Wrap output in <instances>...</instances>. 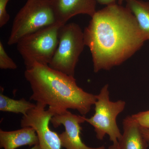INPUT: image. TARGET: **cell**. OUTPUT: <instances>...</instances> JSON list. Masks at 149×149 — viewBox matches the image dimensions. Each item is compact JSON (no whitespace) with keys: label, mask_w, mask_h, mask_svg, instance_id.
Wrapping results in <instances>:
<instances>
[{"label":"cell","mask_w":149,"mask_h":149,"mask_svg":"<svg viewBox=\"0 0 149 149\" xmlns=\"http://www.w3.org/2000/svg\"><path fill=\"white\" fill-rule=\"evenodd\" d=\"M91 18L83 33L95 73L122 64L146 41L136 18L126 7L118 4L106 6Z\"/></svg>","instance_id":"1"},{"label":"cell","mask_w":149,"mask_h":149,"mask_svg":"<svg viewBox=\"0 0 149 149\" xmlns=\"http://www.w3.org/2000/svg\"><path fill=\"white\" fill-rule=\"evenodd\" d=\"M24 77L32 90L30 100L48 106V109L54 115L72 109L85 116L97 100L96 95L85 92L77 85L74 77L47 65L35 64L25 70Z\"/></svg>","instance_id":"2"},{"label":"cell","mask_w":149,"mask_h":149,"mask_svg":"<svg viewBox=\"0 0 149 149\" xmlns=\"http://www.w3.org/2000/svg\"><path fill=\"white\" fill-rule=\"evenodd\" d=\"M56 23L51 0H27L14 19L8 45Z\"/></svg>","instance_id":"3"},{"label":"cell","mask_w":149,"mask_h":149,"mask_svg":"<svg viewBox=\"0 0 149 149\" xmlns=\"http://www.w3.org/2000/svg\"><path fill=\"white\" fill-rule=\"evenodd\" d=\"M61 25L56 23L27 35L17 44L19 53L26 69L35 64L49 65L58 45L59 30Z\"/></svg>","instance_id":"4"},{"label":"cell","mask_w":149,"mask_h":149,"mask_svg":"<svg viewBox=\"0 0 149 149\" xmlns=\"http://www.w3.org/2000/svg\"><path fill=\"white\" fill-rule=\"evenodd\" d=\"M109 85L106 84L96 95L95 112L90 118H86L88 122L94 127L96 137L100 141L108 135L113 143H118L122 133L116 122L118 115L125 109L126 103L122 100L112 102L110 100Z\"/></svg>","instance_id":"5"},{"label":"cell","mask_w":149,"mask_h":149,"mask_svg":"<svg viewBox=\"0 0 149 149\" xmlns=\"http://www.w3.org/2000/svg\"><path fill=\"white\" fill-rule=\"evenodd\" d=\"M58 45L49 66L74 77L75 67L85 46L80 26L72 23L62 25L58 33Z\"/></svg>","instance_id":"6"},{"label":"cell","mask_w":149,"mask_h":149,"mask_svg":"<svg viewBox=\"0 0 149 149\" xmlns=\"http://www.w3.org/2000/svg\"><path fill=\"white\" fill-rule=\"evenodd\" d=\"M46 107L37 103L36 107L29 111L21 120L22 128H34L39 139L40 149H61L59 135L51 130L49 123L54 115Z\"/></svg>","instance_id":"7"},{"label":"cell","mask_w":149,"mask_h":149,"mask_svg":"<svg viewBox=\"0 0 149 149\" xmlns=\"http://www.w3.org/2000/svg\"><path fill=\"white\" fill-rule=\"evenodd\" d=\"M86 118L84 116L73 114L68 110L60 114H55L52 118L50 122L54 128L63 125L65 129L64 132L59 134L62 147L66 149H105L104 146L88 147L82 141L80 124L86 122Z\"/></svg>","instance_id":"8"},{"label":"cell","mask_w":149,"mask_h":149,"mask_svg":"<svg viewBox=\"0 0 149 149\" xmlns=\"http://www.w3.org/2000/svg\"><path fill=\"white\" fill-rule=\"evenodd\" d=\"M57 23L66 24L72 17L85 14L91 17L96 13V0H51Z\"/></svg>","instance_id":"9"},{"label":"cell","mask_w":149,"mask_h":149,"mask_svg":"<svg viewBox=\"0 0 149 149\" xmlns=\"http://www.w3.org/2000/svg\"><path fill=\"white\" fill-rule=\"evenodd\" d=\"M123 133L118 142L120 149H147L149 140L141 130L139 123L132 116H128L123 121Z\"/></svg>","instance_id":"10"},{"label":"cell","mask_w":149,"mask_h":149,"mask_svg":"<svg viewBox=\"0 0 149 149\" xmlns=\"http://www.w3.org/2000/svg\"><path fill=\"white\" fill-rule=\"evenodd\" d=\"M39 145V139L34 128L24 127L14 131L0 130V148L4 149H16L25 146Z\"/></svg>","instance_id":"11"},{"label":"cell","mask_w":149,"mask_h":149,"mask_svg":"<svg viewBox=\"0 0 149 149\" xmlns=\"http://www.w3.org/2000/svg\"><path fill=\"white\" fill-rule=\"evenodd\" d=\"M126 7L137 20L146 40H149V2L142 0H124Z\"/></svg>","instance_id":"12"},{"label":"cell","mask_w":149,"mask_h":149,"mask_svg":"<svg viewBox=\"0 0 149 149\" xmlns=\"http://www.w3.org/2000/svg\"><path fill=\"white\" fill-rule=\"evenodd\" d=\"M36 107V104L27 101L24 98L19 100L11 99L0 94V111L15 113H21L23 116Z\"/></svg>","instance_id":"13"},{"label":"cell","mask_w":149,"mask_h":149,"mask_svg":"<svg viewBox=\"0 0 149 149\" xmlns=\"http://www.w3.org/2000/svg\"><path fill=\"white\" fill-rule=\"evenodd\" d=\"M17 65L7 54L1 42H0V68L1 69L15 70Z\"/></svg>","instance_id":"14"},{"label":"cell","mask_w":149,"mask_h":149,"mask_svg":"<svg viewBox=\"0 0 149 149\" xmlns=\"http://www.w3.org/2000/svg\"><path fill=\"white\" fill-rule=\"evenodd\" d=\"M131 116L141 127L149 129V110L134 113Z\"/></svg>","instance_id":"15"},{"label":"cell","mask_w":149,"mask_h":149,"mask_svg":"<svg viewBox=\"0 0 149 149\" xmlns=\"http://www.w3.org/2000/svg\"><path fill=\"white\" fill-rule=\"evenodd\" d=\"M10 0H0V27L8 23L10 16L6 10V6Z\"/></svg>","instance_id":"16"},{"label":"cell","mask_w":149,"mask_h":149,"mask_svg":"<svg viewBox=\"0 0 149 149\" xmlns=\"http://www.w3.org/2000/svg\"><path fill=\"white\" fill-rule=\"evenodd\" d=\"M97 2L100 4L104 5L106 6L115 4L116 3L118 4L121 5L124 0H96Z\"/></svg>","instance_id":"17"},{"label":"cell","mask_w":149,"mask_h":149,"mask_svg":"<svg viewBox=\"0 0 149 149\" xmlns=\"http://www.w3.org/2000/svg\"><path fill=\"white\" fill-rule=\"evenodd\" d=\"M141 130L144 136L149 140V129L141 127Z\"/></svg>","instance_id":"18"},{"label":"cell","mask_w":149,"mask_h":149,"mask_svg":"<svg viewBox=\"0 0 149 149\" xmlns=\"http://www.w3.org/2000/svg\"><path fill=\"white\" fill-rule=\"evenodd\" d=\"M108 149H120L119 148V143H113L112 145L110 146Z\"/></svg>","instance_id":"19"},{"label":"cell","mask_w":149,"mask_h":149,"mask_svg":"<svg viewBox=\"0 0 149 149\" xmlns=\"http://www.w3.org/2000/svg\"><path fill=\"white\" fill-rule=\"evenodd\" d=\"M30 149H40V146H39V145H36V146H34Z\"/></svg>","instance_id":"20"}]
</instances>
